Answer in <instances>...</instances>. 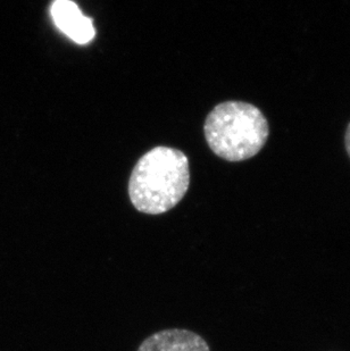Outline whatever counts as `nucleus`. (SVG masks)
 Returning a JSON list of instances; mask_svg holds the SVG:
<instances>
[{
    "label": "nucleus",
    "instance_id": "obj_1",
    "mask_svg": "<svg viewBox=\"0 0 350 351\" xmlns=\"http://www.w3.org/2000/svg\"><path fill=\"white\" fill-rule=\"evenodd\" d=\"M189 184L188 157L175 148L156 147L133 167L129 180L130 200L138 212L161 215L181 202Z\"/></svg>",
    "mask_w": 350,
    "mask_h": 351
},
{
    "label": "nucleus",
    "instance_id": "obj_2",
    "mask_svg": "<svg viewBox=\"0 0 350 351\" xmlns=\"http://www.w3.org/2000/svg\"><path fill=\"white\" fill-rule=\"evenodd\" d=\"M204 133L216 156L228 162H242L263 149L270 126L258 107L230 100L220 104L209 114Z\"/></svg>",
    "mask_w": 350,
    "mask_h": 351
},
{
    "label": "nucleus",
    "instance_id": "obj_3",
    "mask_svg": "<svg viewBox=\"0 0 350 351\" xmlns=\"http://www.w3.org/2000/svg\"><path fill=\"white\" fill-rule=\"evenodd\" d=\"M50 14L56 27L74 43L86 45L95 38L93 20L84 16L72 0H54Z\"/></svg>",
    "mask_w": 350,
    "mask_h": 351
},
{
    "label": "nucleus",
    "instance_id": "obj_4",
    "mask_svg": "<svg viewBox=\"0 0 350 351\" xmlns=\"http://www.w3.org/2000/svg\"><path fill=\"white\" fill-rule=\"evenodd\" d=\"M138 351H211L205 339L195 332L170 328L150 335Z\"/></svg>",
    "mask_w": 350,
    "mask_h": 351
},
{
    "label": "nucleus",
    "instance_id": "obj_5",
    "mask_svg": "<svg viewBox=\"0 0 350 351\" xmlns=\"http://www.w3.org/2000/svg\"><path fill=\"white\" fill-rule=\"evenodd\" d=\"M345 145H346V150H347L348 156L350 158V123L348 124L347 130H346V136H345Z\"/></svg>",
    "mask_w": 350,
    "mask_h": 351
}]
</instances>
